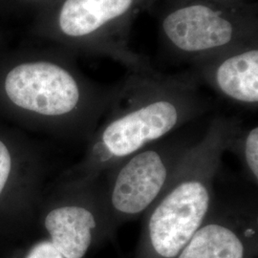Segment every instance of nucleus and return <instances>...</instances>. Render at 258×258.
<instances>
[{"label": "nucleus", "mask_w": 258, "mask_h": 258, "mask_svg": "<svg viewBox=\"0 0 258 258\" xmlns=\"http://www.w3.org/2000/svg\"><path fill=\"white\" fill-rule=\"evenodd\" d=\"M211 99L189 71L161 73L152 66L127 71L114 85L90 152L93 174L108 172L139 150L178 132L212 110Z\"/></svg>", "instance_id": "nucleus-1"}, {"label": "nucleus", "mask_w": 258, "mask_h": 258, "mask_svg": "<svg viewBox=\"0 0 258 258\" xmlns=\"http://www.w3.org/2000/svg\"><path fill=\"white\" fill-rule=\"evenodd\" d=\"M160 33L166 48L194 64L258 39L257 7L211 0H166Z\"/></svg>", "instance_id": "nucleus-2"}, {"label": "nucleus", "mask_w": 258, "mask_h": 258, "mask_svg": "<svg viewBox=\"0 0 258 258\" xmlns=\"http://www.w3.org/2000/svg\"><path fill=\"white\" fill-rule=\"evenodd\" d=\"M195 140L172 134L139 150L107 172L102 196L109 227L144 216L164 192Z\"/></svg>", "instance_id": "nucleus-3"}, {"label": "nucleus", "mask_w": 258, "mask_h": 258, "mask_svg": "<svg viewBox=\"0 0 258 258\" xmlns=\"http://www.w3.org/2000/svg\"><path fill=\"white\" fill-rule=\"evenodd\" d=\"M156 1L64 0L57 14V28L65 37L89 41L99 53L127 71L145 70L151 64L129 46L130 31L139 13Z\"/></svg>", "instance_id": "nucleus-4"}, {"label": "nucleus", "mask_w": 258, "mask_h": 258, "mask_svg": "<svg viewBox=\"0 0 258 258\" xmlns=\"http://www.w3.org/2000/svg\"><path fill=\"white\" fill-rule=\"evenodd\" d=\"M5 90L19 107L46 117L69 116L84 101L82 85L74 75L47 60L14 68L6 77Z\"/></svg>", "instance_id": "nucleus-5"}, {"label": "nucleus", "mask_w": 258, "mask_h": 258, "mask_svg": "<svg viewBox=\"0 0 258 258\" xmlns=\"http://www.w3.org/2000/svg\"><path fill=\"white\" fill-rule=\"evenodd\" d=\"M257 210L251 204L215 202L178 258H245L244 239L256 235Z\"/></svg>", "instance_id": "nucleus-6"}, {"label": "nucleus", "mask_w": 258, "mask_h": 258, "mask_svg": "<svg viewBox=\"0 0 258 258\" xmlns=\"http://www.w3.org/2000/svg\"><path fill=\"white\" fill-rule=\"evenodd\" d=\"M189 72L223 99L247 109L258 105V39L191 64Z\"/></svg>", "instance_id": "nucleus-7"}, {"label": "nucleus", "mask_w": 258, "mask_h": 258, "mask_svg": "<svg viewBox=\"0 0 258 258\" xmlns=\"http://www.w3.org/2000/svg\"><path fill=\"white\" fill-rule=\"evenodd\" d=\"M100 224L109 228L102 196L93 208L80 205L55 208L47 214L44 222L51 236L50 242L64 258H83Z\"/></svg>", "instance_id": "nucleus-8"}, {"label": "nucleus", "mask_w": 258, "mask_h": 258, "mask_svg": "<svg viewBox=\"0 0 258 258\" xmlns=\"http://www.w3.org/2000/svg\"><path fill=\"white\" fill-rule=\"evenodd\" d=\"M232 151L239 155L246 175L254 184L258 183V127L239 129L232 141Z\"/></svg>", "instance_id": "nucleus-9"}, {"label": "nucleus", "mask_w": 258, "mask_h": 258, "mask_svg": "<svg viewBox=\"0 0 258 258\" xmlns=\"http://www.w3.org/2000/svg\"><path fill=\"white\" fill-rule=\"evenodd\" d=\"M26 258H64L54 248L50 241L37 244L30 250Z\"/></svg>", "instance_id": "nucleus-10"}, {"label": "nucleus", "mask_w": 258, "mask_h": 258, "mask_svg": "<svg viewBox=\"0 0 258 258\" xmlns=\"http://www.w3.org/2000/svg\"><path fill=\"white\" fill-rule=\"evenodd\" d=\"M11 155L6 146L0 141V194L8 181L11 171Z\"/></svg>", "instance_id": "nucleus-11"}, {"label": "nucleus", "mask_w": 258, "mask_h": 258, "mask_svg": "<svg viewBox=\"0 0 258 258\" xmlns=\"http://www.w3.org/2000/svg\"><path fill=\"white\" fill-rule=\"evenodd\" d=\"M215 2H221V3H228V4H241V3H248V0H211Z\"/></svg>", "instance_id": "nucleus-12"}]
</instances>
